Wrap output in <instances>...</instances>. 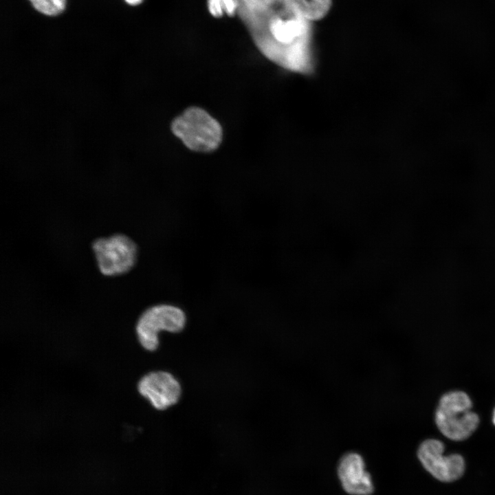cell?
<instances>
[{
    "label": "cell",
    "mask_w": 495,
    "mask_h": 495,
    "mask_svg": "<svg viewBox=\"0 0 495 495\" xmlns=\"http://www.w3.org/2000/svg\"><path fill=\"white\" fill-rule=\"evenodd\" d=\"M28 1L30 2V3H32L38 1H40V0H28Z\"/></svg>",
    "instance_id": "5bb4252c"
},
{
    "label": "cell",
    "mask_w": 495,
    "mask_h": 495,
    "mask_svg": "<svg viewBox=\"0 0 495 495\" xmlns=\"http://www.w3.org/2000/svg\"><path fill=\"white\" fill-rule=\"evenodd\" d=\"M444 445L437 439L423 441L417 451L419 461L434 478L450 482L460 478L465 470L463 458L457 454L444 455Z\"/></svg>",
    "instance_id": "52a82bcc"
},
{
    "label": "cell",
    "mask_w": 495,
    "mask_h": 495,
    "mask_svg": "<svg viewBox=\"0 0 495 495\" xmlns=\"http://www.w3.org/2000/svg\"><path fill=\"white\" fill-rule=\"evenodd\" d=\"M187 322L185 311L170 303H159L145 309L139 316L135 332L140 345L148 352H154L160 346V333L182 332Z\"/></svg>",
    "instance_id": "3957f363"
},
{
    "label": "cell",
    "mask_w": 495,
    "mask_h": 495,
    "mask_svg": "<svg viewBox=\"0 0 495 495\" xmlns=\"http://www.w3.org/2000/svg\"><path fill=\"white\" fill-rule=\"evenodd\" d=\"M137 390L158 411L176 405L182 393L179 381L165 370H154L144 374L138 381Z\"/></svg>",
    "instance_id": "8992f818"
},
{
    "label": "cell",
    "mask_w": 495,
    "mask_h": 495,
    "mask_svg": "<svg viewBox=\"0 0 495 495\" xmlns=\"http://www.w3.org/2000/svg\"><path fill=\"white\" fill-rule=\"evenodd\" d=\"M172 133L190 150L210 153L217 150L223 139L220 123L205 109L190 107L175 118Z\"/></svg>",
    "instance_id": "7a4b0ae2"
},
{
    "label": "cell",
    "mask_w": 495,
    "mask_h": 495,
    "mask_svg": "<svg viewBox=\"0 0 495 495\" xmlns=\"http://www.w3.org/2000/svg\"><path fill=\"white\" fill-rule=\"evenodd\" d=\"M493 423H494V424L495 425V410H494V414H493Z\"/></svg>",
    "instance_id": "4fadbf2b"
},
{
    "label": "cell",
    "mask_w": 495,
    "mask_h": 495,
    "mask_svg": "<svg viewBox=\"0 0 495 495\" xmlns=\"http://www.w3.org/2000/svg\"><path fill=\"white\" fill-rule=\"evenodd\" d=\"M129 6H135L142 3L143 0H124Z\"/></svg>",
    "instance_id": "7c38bea8"
},
{
    "label": "cell",
    "mask_w": 495,
    "mask_h": 495,
    "mask_svg": "<svg viewBox=\"0 0 495 495\" xmlns=\"http://www.w3.org/2000/svg\"><path fill=\"white\" fill-rule=\"evenodd\" d=\"M336 474L340 486L348 495H371L375 483L363 456L357 452H348L336 464Z\"/></svg>",
    "instance_id": "ba28073f"
},
{
    "label": "cell",
    "mask_w": 495,
    "mask_h": 495,
    "mask_svg": "<svg viewBox=\"0 0 495 495\" xmlns=\"http://www.w3.org/2000/svg\"><path fill=\"white\" fill-rule=\"evenodd\" d=\"M472 401L462 391L443 395L436 410L435 421L441 433L450 439H467L476 429L479 418L472 411Z\"/></svg>",
    "instance_id": "277c9868"
},
{
    "label": "cell",
    "mask_w": 495,
    "mask_h": 495,
    "mask_svg": "<svg viewBox=\"0 0 495 495\" xmlns=\"http://www.w3.org/2000/svg\"><path fill=\"white\" fill-rule=\"evenodd\" d=\"M294 1L303 16L310 21L324 16L331 7V0Z\"/></svg>",
    "instance_id": "9c48e42d"
},
{
    "label": "cell",
    "mask_w": 495,
    "mask_h": 495,
    "mask_svg": "<svg viewBox=\"0 0 495 495\" xmlns=\"http://www.w3.org/2000/svg\"><path fill=\"white\" fill-rule=\"evenodd\" d=\"M267 28L256 38L261 52L288 71L309 75L314 70L311 21L294 0H276Z\"/></svg>",
    "instance_id": "6da1fadb"
},
{
    "label": "cell",
    "mask_w": 495,
    "mask_h": 495,
    "mask_svg": "<svg viewBox=\"0 0 495 495\" xmlns=\"http://www.w3.org/2000/svg\"><path fill=\"white\" fill-rule=\"evenodd\" d=\"M91 249L98 270L105 276L125 274L138 261V245L124 234L97 238L92 242Z\"/></svg>",
    "instance_id": "5b68a950"
},
{
    "label": "cell",
    "mask_w": 495,
    "mask_h": 495,
    "mask_svg": "<svg viewBox=\"0 0 495 495\" xmlns=\"http://www.w3.org/2000/svg\"><path fill=\"white\" fill-rule=\"evenodd\" d=\"M66 3L67 0H40L31 5L35 10L42 14L56 16L65 10Z\"/></svg>",
    "instance_id": "30bf717a"
},
{
    "label": "cell",
    "mask_w": 495,
    "mask_h": 495,
    "mask_svg": "<svg viewBox=\"0 0 495 495\" xmlns=\"http://www.w3.org/2000/svg\"><path fill=\"white\" fill-rule=\"evenodd\" d=\"M208 9L214 16H221L223 12L232 14L237 6L236 0H208Z\"/></svg>",
    "instance_id": "8fae6325"
}]
</instances>
